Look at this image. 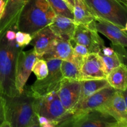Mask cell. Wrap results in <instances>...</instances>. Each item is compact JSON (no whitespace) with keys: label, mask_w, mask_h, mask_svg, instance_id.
<instances>
[{"label":"cell","mask_w":127,"mask_h":127,"mask_svg":"<svg viewBox=\"0 0 127 127\" xmlns=\"http://www.w3.org/2000/svg\"><path fill=\"white\" fill-rule=\"evenodd\" d=\"M107 73L101 57L99 53H89L80 68L79 81L106 79Z\"/></svg>","instance_id":"obj_12"},{"label":"cell","mask_w":127,"mask_h":127,"mask_svg":"<svg viewBox=\"0 0 127 127\" xmlns=\"http://www.w3.org/2000/svg\"><path fill=\"white\" fill-rule=\"evenodd\" d=\"M3 98L7 127H40L34 108L35 97L31 88L24 86L21 94L13 97L3 95Z\"/></svg>","instance_id":"obj_1"},{"label":"cell","mask_w":127,"mask_h":127,"mask_svg":"<svg viewBox=\"0 0 127 127\" xmlns=\"http://www.w3.org/2000/svg\"><path fill=\"white\" fill-rule=\"evenodd\" d=\"M84 1L95 17V19H101L127 30L126 0Z\"/></svg>","instance_id":"obj_4"},{"label":"cell","mask_w":127,"mask_h":127,"mask_svg":"<svg viewBox=\"0 0 127 127\" xmlns=\"http://www.w3.org/2000/svg\"><path fill=\"white\" fill-rule=\"evenodd\" d=\"M22 50L16 40H7L4 35L0 37V91L5 96L19 94L16 87V66Z\"/></svg>","instance_id":"obj_2"},{"label":"cell","mask_w":127,"mask_h":127,"mask_svg":"<svg viewBox=\"0 0 127 127\" xmlns=\"http://www.w3.org/2000/svg\"><path fill=\"white\" fill-rule=\"evenodd\" d=\"M73 13L76 24L89 26L95 22V17L84 0H74Z\"/></svg>","instance_id":"obj_19"},{"label":"cell","mask_w":127,"mask_h":127,"mask_svg":"<svg viewBox=\"0 0 127 127\" xmlns=\"http://www.w3.org/2000/svg\"><path fill=\"white\" fill-rule=\"evenodd\" d=\"M95 29L98 32L107 37L112 45L127 47V30L101 19H95Z\"/></svg>","instance_id":"obj_14"},{"label":"cell","mask_w":127,"mask_h":127,"mask_svg":"<svg viewBox=\"0 0 127 127\" xmlns=\"http://www.w3.org/2000/svg\"><path fill=\"white\" fill-rule=\"evenodd\" d=\"M109 86H110L106 79L81 81V93L78 103L82 102L100 89Z\"/></svg>","instance_id":"obj_21"},{"label":"cell","mask_w":127,"mask_h":127,"mask_svg":"<svg viewBox=\"0 0 127 127\" xmlns=\"http://www.w3.org/2000/svg\"><path fill=\"white\" fill-rule=\"evenodd\" d=\"M32 72L34 73L37 79H42L45 78L48 73L47 62L42 58H38L33 64Z\"/></svg>","instance_id":"obj_25"},{"label":"cell","mask_w":127,"mask_h":127,"mask_svg":"<svg viewBox=\"0 0 127 127\" xmlns=\"http://www.w3.org/2000/svg\"><path fill=\"white\" fill-rule=\"evenodd\" d=\"M48 26L57 37L71 40L76 24L72 19L56 15Z\"/></svg>","instance_id":"obj_18"},{"label":"cell","mask_w":127,"mask_h":127,"mask_svg":"<svg viewBox=\"0 0 127 127\" xmlns=\"http://www.w3.org/2000/svg\"><path fill=\"white\" fill-rule=\"evenodd\" d=\"M80 93V81L63 78L58 90V94L68 115L71 114L78 104Z\"/></svg>","instance_id":"obj_11"},{"label":"cell","mask_w":127,"mask_h":127,"mask_svg":"<svg viewBox=\"0 0 127 127\" xmlns=\"http://www.w3.org/2000/svg\"><path fill=\"white\" fill-rule=\"evenodd\" d=\"M71 42H72V41H71ZM71 45L73 48V52L76 53V54L83 56V57H86L89 53H91L89 48L86 47V46L81 44H78V43H75L74 42L73 43H71Z\"/></svg>","instance_id":"obj_27"},{"label":"cell","mask_w":127,"mask_h":127,"mask_svg":"<svg viewBox=\"0 0 127 127\" xmlns=\"http://www.w3.org/2000/svg\"><path fill=\"white\" fill-rule=\"evenodd\" d=\"M65 1H66L67 3L69 5V6H70V7L72 8V9H73V6H74V0H65Z\"/></svg>","instance_id":"obj_33"},{"label":"cell","mask_w":127,"mask_h":127,"mask_svg":"<svg viewBox=\"0 0 127 127\" xmlns=\"http://www.w3.org/2000/svg\"><path fill=\"white\" fill-rule=\"evenodd\" d=\"M109 85L117 90L127 91V68L122 63L109 72L106 77Z\"/></svg>","instance_id":"obj_20"},{"label":"cell","mask_w":127,"mask_h":127,"mask_svg":"<svg viewBox=\"0 0 127 127\" xmlns=\"http://www.w3.org/2000/svg\"><path fill=\"white\" fill-rule=\"evenodd\" d=\"M71 41L86 46L89 48L91 53H99L105 46L104 41L95 29V22L89 26L76 24Z\"/></svg>","instance_id":"obj_8"},{"label":"cell","mask_w":127,"mask_h":127,"mask_svg":"<svg viewBox=\"0 0 127 127\" xmlns=\"http://www.w3.org/2000/svg\"><path fill=\"white\" fill-rule=\"evenodd\" d=\"M48 68L47 76L42 79H37L31 86L35 97L42 96L58 90L63 78L60 70L62 60L50 59L46 60Z\"/></svg>","instance_id":"obj_7"},{"label":"cell","mask_w":127,"mask_h":127,"mask_svg":"<svg viewBox=\"0 0 127 127\" xmlns=\"http://www.w3.org/2000/svg\"><path fill=\"white\" fill-rule=\"evenodd\" d=\"M32 35L28 33L17 31L16 32V42L21 48H24L27 45L30 44L32 40Z\"/></svg>","instance_id":"obj_26"},{"label":"cell","mask_w":127,"mask_h":127,"mask_svg":"<svg viewBox=\"0 0 127 127\" xmlns=\"http://www.w3.org/2000/svg\"><path fill=\"white\" fill-rule=\"evenodd\" d=\"M7 0H0V19L2 17Z\"/></svg>","instance_id":"obj_32"},{"label":"cell","mask_w":127,"mask_h":127,"mask_svg":"<svg viewBox=\"0 0 127 127\" xmlns=\"http://www.w3.org/2000/svg\"><path fill=\"white\" fill-rule=\"evenodd\" d=\"M7 127L5 118L4 103L3 95L0 91V127Z\"/></svg>","instance_id":"obj_28"},{"label":"cell","mask_w":127,"mask_h":127,"mask_svg":"<svg viewBox=\"0 0 127 127\" xmlns=\"http://www.w3.org/2000/svg\"><path fill=\"white\" fill-rule=\"evenodd\" d=\"M38 120L39 126L41 127H55L57 125L55 122L48 120L47 118L42 116H38Z\"/></svg>","instance_id":"obj_29"},{"label":"cell","mask_w":127,"mask_h":127,"mask_svg":"<svg viewBox=\"0 0 127 127\" xmlns=\"http://www.w3.org/2000/svg\"><path fill=\"white\" fill-rule=\"evenodd\" d=\"M99 54L101 57L107 74L109 72L111 71L112 69H114V68H117L123 63L122 57H120L115 52L111 56L104 55L101 52H99Z\"/></svg>","instance_id":"obj_24"},{"label":"cell","mask_w":127,"mask_h":127,"mask_svg":"<svg viewBox=\"0 0 127 127\" xmlns=\"http://www.w3.org/2000/svg\"><path fill=\"white\" fill-rule=\"evenodd\" d=\"M101 52L105 56H111L115 53V50L112 48L110 47H106L104 46L101 50Z\"/></svg>","instance_id":"obj_31"},{"label":"cell","mask_w":127,"mask_h":127,"mask_svg":"<svg viewBox=\"0 0 127 127\" xmlns=\"http://www.w3.org/2000/svg\"><path fill=\"white\" fill-rule=\"evenodd\" d=\"M28 0H7L0 19V37L8 30H16L19 15Z\"/></svg>","instance_id":"obj_13"},{"label":"cell","mask_w":127,"mask_h":127,"mask_svg":"<svg viewBox=\"0 0 127 127\" xmlns=\"http://www.w3.org/2000/svg\"><path fill=\"white\" fill-rule=\"evenodd\" d=\"M55 16L47 0H28L20 14L16 30L32 35L48 26Z\"/></svg>","instance_id":"obj_3"},{"label":"cell","mask_w":127,"mask_h":127,"mask_svg":"<svg viewBox=\"0 0 127 127\" xmlns=\"http://www.w3.org/2000/svg\"><path fill=\"white\" fill-rule=\"evenodd\" d=\"M73 53L71 40L57 37L49 50L42 57V59H60L69 61Z\"/></svg>","instance_id":"obj_17"},{"label":"cell","mask_w":127,"mask_h":127,"mask_svg":"<svg viewBox=\"0 0 127 127\" xmlns=\"http://www.w3.org/2000/svg\"><path fill=\"white\" fill-rule=\"evenodd\" d=\"M4 36L7 40H14L15 38H16V32L13 30H8L6 32Z\"/></svg>","instance_id":"obj_30"},{"label":"cell","mask_w":127,"mask_h":127,"mask_svg":"<svg viewBox=\"0 0 127 127\" xmlns=\"http://www.w3.org/2000/svg\"><path fill=\"white\" fill-rule=\"evenodd\" d=\"M32 37L30 44L33 47L38 58H41L50 48L57 37L49 27L47 26L32 35Z\"/></svg>","instance_id":"obj_16"},{"label":"cell","mask_w":127,"mask_h":127,"mask_svg":"<svg viewBox=\"0 0 127 127\" xmlns=\"http://www.w3.org/2000/svg\"><path fill=\"white\" fill-rule=\"evenodd\" d=\"M34 108L38 116L44 117L53 122L57 127L68 115L60 99L58 91L42 96L35 97Z\"/></svg>","instance_id":"obj_6"},{"label":"cell","mask_w":127,"mask_h":127,"mask_svg":"<svg viewBox=\"0 0 127 127\" xmlns=\"http://www.w3.org/2000/svg\"><path fill=\"white\" fill-rule=\"evenodd\" d=\"M60 70L63 78L79 81L80 69L73 62L68 60H62Z\"/></svg>","instance_id":"obj_23"},{"label":"cell","mask_w":127,"mask_h":127,"mask_svg":"<svg viewBox=\"0 0 127 127\" xmlns=\"http://www.w3.org/2000/svg\"><path fill=\"white\" fill-rule=\"evenodd\" d=\"M57 127H120L111 115L96 109L69 114Z\"/></svg>","instance_id":"obj_5"},{"label":"cell","mask_w":127,"mask_h":127,"mask_svg":"<svg viewBox=\"0 0 127 127\" xmlns=\"http://www.w3.org/2000/svg\"><path fill=\"white\" fill-rule=\"evenodd\" d=\"M56 15L73 19V9L65 0H47Z\"/></svg>","instance_id":"obj_22"},{"label":"cell","mask_w":127,"mask_h":127,"mask_svg":"<svg viewBox=\"0 0 127 127\" xmlns=\"http://www.w3.org/2000/svg\"><path fill=\"white\" fill-rule=\"evenodd\" d=\"M96 110L113 117L118 122L120 127H127V91L116 90L112 96Z\"/></svg>","instance_id":"obj_9"},{"label":"cell","mask_w":127,"mask_h":127,"mask_svg":"<svg viewBox=\"0 0 127 127\" xmlns=\"http://www.w3.org/2000/svg\"><path fill=\"white\" fill-rule=\"evenodd\" d=\"M37 59L38 57L33 48L26 52L22 50L19 53L16 66V87L19 94L23 91Z\"/></svg>","instance_id":"obj_10"},{"label":"cell","mask_w":127,"mask_h":127,"mask_svg":"<svg viewBox=\"0 0 127 127\" xmlns=\"http://www.w3.org/2000/svg\"><path fill=\"white\" fill-rule=\"evenodd\" d=\"M116 90L117 89L111 86L100 89L82 102L78 103L70 114L98 109L112 96Z\"/></svg>","instance_id":"obj_15"}]
</instances>
